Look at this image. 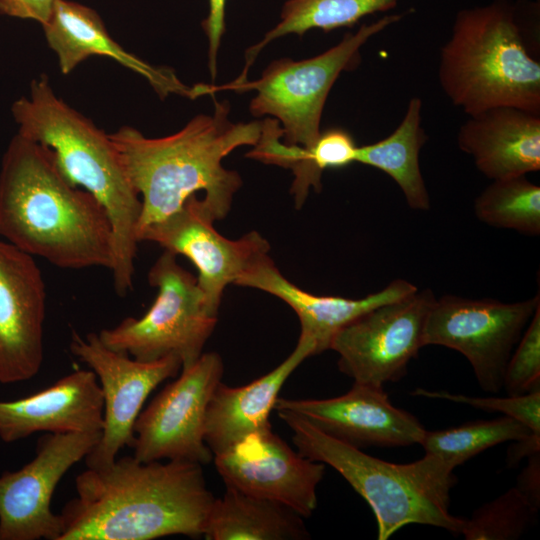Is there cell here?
Wrapping results in <instances>:
<instances>
[{
	"label": "cell",
	"instance_id": "obj_26",
	"mask_svg": "<svg viewBox=\"0 0 540 540\" xmlns=\"http://www.w3.org/2000/svg\"><path fill=\"white\" fill-rule=\"evenodd\" d=\"M531 434L523 423L504 415L441 430H426L420 445L425 454L437 456L455 469L486 449L503 442L522 440Z\"/></svg>",
	"mask_w": 540,
	"mask_h": 540
},
{
	"label": "cell",
	"instance_id": "obj_33",
	"mask_svg": "<svg viewBox=\"0 0 540 540\" xmlns=\"http://www.w3.org/2000/svg\"><path fill=\"white\" fill-rule=\"evenodd\" d=\"M57 0H0V13L39 22L48 21Z\"/></svg>",
	"mask_w": 540,
	"mask_h": 540
},
{
	"label": "cell",
	"instance_id": "obj_32",
	"mask_svg": "<svg viewBox=\"0 0 540 540\" xmlns=\"http://www.w3.org/2000/svg\"><path fill=\"white\" fill-rule=\"evenodd\" d=\"M226 0H209V13L202 26L208 39V64L214 80L217 73V54L225 31Z\"/></svg>",
	"mask_w": 540,
	"mask_h": 540
},
{
	"label": "cell",
	"instance_id": "obj_14",
	"mask_svg": "<svg viewBox=\"0 0 540 540\" xmlns=\"http://www.w3.org/2000/svg\"><path fill=\"white\" fill-rule=\"evenodd\" d=\"M214 221L194 195L172 215L140 230L137 238L188 258L198 271L197 283L208 308L218 314L225 288L269 255L270 244L256 231L228 239L214 228Z\"/></svg>",
	"mask_w": 540,
	"mask_h": 540
},
{
	"label": "cell",
	"instance_id": "obj_23",
	"mask_svg": "<svg viewBox=\"0 0 540 540\" xmlns=\"http://www.w3.org/2000/svg\"><path fill=\"white\" fill-rule=\"evenodd\" d=\"M207 540H301L309 533L290 508L226 487L215 499L203 529Z\"/></svg>",
	"mask_w": 540,
	"mask_h": 540
},
{
	"label": "cell",
	"instance_id": "obj_5",
	"mask_svg": "<svg viewBox=\"0 0 540 540\" xmlns=\"http://www.w3.org/2000/svg\"><path fill=\"white\" fill-rule=\"evenodd\" d=\"M525 35L520 9L511 0L458 11L440 51L444 94L469 116L498 106L540 114V62Z\"/></svg>",
	"mask_w": 540,
	"mask_h": 540
},
{
	"label": "cell",
	"instance_id": "obj_4",
	"mask_svg": "<svg viewBox=\"0 0 540 540\" xmlns=\"http://www.w3.org/2000/svg\"><path fill=\"white\" fill-rule=\"evenodd\" d=\"M20 136L46 147L65 179L104 208L113 233V286L119 296L133 287L141 199L110 135L54 92L46 75L33 80L28 97L11 107Z\"/></svg>",
	"mask_w": 540,
	"mask_h": 540
},
{
	"label": "cell",
	"instance_id": "obj_7",
	"mask_svg": "<svg viewBox=\"0 0 540 540\" xmlns=\"http://www.w3.org/2000/svg\"><path fill=\"white\" fill-rule=\"evenodd\" d=\"M401 18L400 14L385 15L375 22L363 24L355 33L345 34L338 44L319 55L298 61L275 60L259 79L217 87L207 85V94L225 89L255 90L256 95L249 106L252 115L274 117L281 128L282 142L304 151L303 162L293 170L294 178H297L321 133L322 112L335 81L343 71L358 65L360 49L371 37Z\"/></svg>",
	"mask_w": 540,
	"mask_h": 540
},
{
	"label": "cell",
	"instance_id": "obj_24",
	"mask_svg": "<svg viewBox=\"0 0 540 540\" xmlns=\"http://www.w3.org/2000/svg\"><path fill=\"white\" fill-rule=\"evenodd\" d=\"M422 100L410 99L403 119L386 138L358 146L356 162L377 168L390 176L414 210L430 209V197L419 164V153L426 142L421 127Z\"/></svg>",
	"mask_w": 540,
	"mask_h": 540
},
{
	"label": "cell",
	"instance_id": "obj_20",
	"mask_svg": "<svg viewBox=\"0 0 540 540\" xmlns=\"http://www.w3.org/2000/svg\"><path fill=\"white\" fill-rule=\"evenodd\" d=\"M42 27L63 74L71 73L88 57L99 55L110 57L144 77L161 98L171 93L192 99L201 96L200 84L189 87L172 69L155 67L126 51L110 36L98 13L85 5L57 0Z\"/></svg>",
	"mask_w": 540,
	"mask_h": 540
},
{
	"label": "cell",
	"instance_id": "obj_15",
	"mask_svg": "<svg viewBox=\"0 0 540 540\" xmlns=\"http://www.w3.org/2000/svg\"><path fill=\"white\" fill-rule=\"evenodd\" d=\"M214 462L226 487L282 504L301 517L317 506L325 464L295 452L272 428L248 435L214 455Z\"/></svg>",
	"mask_w": 540,
	"mask_h": 540
},
{
	"label": "cell",
	"instance_id": "obj_8",
	"mask_svg": "<svg viewBox=\"0 0 540 540\" xmlns=\"http://www.w3.org/2000/svg\"><path fill=\"white\" fill-rule=\"evenodd\" d=\"M176 257L167 250L158 257L148 272L149 284L157 288L153 304L140 318L102 329L98 336L105 346L145 362L175 356L182 369L202 355L217 314L208 308L197 278Z\"/></svg>",
	"mask_w": 540,
	"mask_h": 540
},
{
	"label": "cell",
	"instance_id": "obj_28",
	"mask_svg": "<svg viewBox=\"0 0 540 540\" xmlns=\"http://www.w3.org/2000/svg\"><path fill=\"white\" fill-rule=\"evenodd\" d=\"M535 511L515 488L479 506L464 518L461 530L466 540H515L536 521Z\"/></svg>",
	"mask_w": 540,
	"mask_h": 540
},
{
	"label": "cell",
	"instance_id": "obj_13",
	"mask_svg": "<svg viewBox=\"0 0 540 540\" xmlns=\"http://www.w3.org/2000/svg\"><path fill=\"white\" fill-rule=\"evenodd\" d=\"M97 433H45L34 458L0 476V540H59L60 514L51 510L54 491L68 470L84 459Z\"/></svg>",
	"mask_w": 540,
	"mask_h": 540
},
{
	"label": "cell",
	"instance_id": "obj_18",
	"mask_svg": "<svg viewBox=\"0 0 540 540\" xmlns=\"http://www.w3.org/2000/svg\"><path fill=\"white\" fill-rule=\"evenodd\" d=\"M103 409L96 374L77 370L27 397L0 400V439L12 443L37 432H101Z\"/></svg>",
	"mask_w": 540,
	"mask_h": 540
},
{
	"label": "cell",
	"instance_id": "obj_35",
	"mask_svg": "<svg viewBox=\"0 0 540 540\" xmlns=\"http://www.w3.org/2000/svg\"><path fill=\"white\" fill-rule=\"evenodd\" d=\"M515 443L507 452V465L516 466L524 458L540 452V436L531 434L530 436L514 441Z\"/></svg>",
	"mask_w": 540,
	"mask_h": 540
},
{
	"label": "cell",
	"instance_id": "obj_1",
	"mask_svg": "<svg viewBox=\"0 0 540 540\" xmlns=\"http://www.w3.org/2000/svg\"><path fill=\"white\" fill-rule=\"evenodd\" d=\"M75 490L60 513L59 540L198 538L216 499L200 463L142 462L134 456L87 467L77 475Z\"/></svg>",
	"mask_w": 540,
	"mask_h": 540
},
{
	"label": "cell",
	"instance_id": "obj_6",
	"mask_svg": "<svg viewBox=\"0 0 540 540\" xmlns=\"http://www.w3.org/2000/svg\"><path fill=\"white\" fill-rule=\"evenodd\" d=\"M292 430L297 451L334 468L370 505L377 520V538L386 540L409 524H423L460 534L464 518L450 513V491L457 478L437 456L425 454L398 464L368 455L306 420L277 412Z\"/></svg>",
	"mask_w": 540,
	"mask_h": 540
},
{
	"label": "cell",
	"instance_id": "obj_10",
	"mask_svg": "<svg viewBox=\"0 0 540 540\" xmlns=\"http://www.w3.org/2000/svg\"><path fill=\"white\" fill-rule=\"evenodd\" d=\"M436 300L429 288L381 304L344 326L330 349L338 369L354 382L384 387L401 380L424 347V328Z\"/></svg>",
	"mask_w": 540,
	"mask_h": 540
},
{
	"label": "cell",
	"instance_id": "obj_9",
	"mask_svg": "<svg viewBox=\"0 0 540 540\" xmlns=\"http://www.w3.org/2000/svg\"><path fill=\"white\" fill-rule=\"evenodd\" d=\"M539 306V292L512 303L444 295L428 313L424 346L458 351L469 361L479 386L498 393L509 358Z\"/></svg>",
	"mask_w": 540,
	"mask_h": 540
},
{
	"label": "cell",
	"instance_id": "obj_3",
	"mask_svg": "<svg viewBox=\"0 0 540 540\" xmlns=\"http://www.w3.org/2000/svg\"><path fill=\"white\" fill-rule=\"evenodd\" d=\"M229 112L226 101H215L211 115H197L165 137H146L130 126L109 134L141 199L137 234L197 192L204 193L202 201L215 221L229 213L242 179L222 161L238 147L255 146L262 132V122L234 123Z\"/></svg>",
	"mask_w": 540,
	"mask_h": 540
},
{
	"label": "cell",
	"instance_id": "obj_27",
	"mask_svg": "<svg viewBox=\"0 0 540 540\" xmlns=\"http://www.w3.org/2000/svg\"><path fill=\"white\" fill-rule=\"evenodd\" d=\"M483 223L536 236L540 233V187L526 175L493 180L474 202Z\"/></svg>",
	"mask_w": 540,
	"mask_h": 540
},
{
	"label": "cell",
	"instance_id": "obj_31",
	"mask_svg": "<svg viewBox=\"0 0 540 540\" xmlns=\"http://www.w3.org/2000/svg\"><path fill=\"white\" fill-rule=\"evenodd\" d=\"M411 394L467 404L486 412L502 413L520 421L533 434L540 436V390L521 395H508L507 397H476L446 391H428L421 388L416 389Z\"/></svg>",
	"mask_w": 540,
	"mask_h": 540
},
{
	"label": "cell",
	"instance_id": "obj_22",
	"mask_svg": "<svg viewBox=\"0 0 540 540\" xmlns=\"http://www.w3.org/2000/svg\"><path fill=\"white\" fill-rule=\"evenodd\" d=\"M310 356H313L310 344L298 339L291 354L271 372L244 386L218 383L207 407L204 430L205 442L213 456L250 434L272 428L269 416L278 393L288 377Z\"/></svg>",
	"mask_w": 540,
	"mask_h": 540
},
{
	"label": "cell",
	"instance_id": "obj_25",
	"mask_svg": "<svg viewBox=\"0 0 540 540\" xmlns=\"http://www.w3.org/2000/svg\"><path fill=\"white\" fill-rule=\"evenodd\" d=\"M399 0H288L282 9L280 21L264 38L245 53V65L235 84L247 80V74L260 51L271 41L288 34L302 36L309 30L325 32L350 27L361 18L386 12L396 7Z\"/></svg>",
	"mask_w": 540,
	"mask_h": 540
},
{
	"label": "cell",
	"instance_id": "obj_19",
	"mask_svg": "<svg viewBox=\"0 0 540 540\" xmlns=\"http://www.w3.org/2000/svg\"><path fill=\"white\" fill-rule=\"evenodd\" d=\"M235 285L267 292L289 305L300 322L299 339L310 344L313 355L330 349L334 336L357 317L418 289L411 282L398 278L380 291L358 299L316 295L290 282L269 255L246 271Z\"/></svg>",
	"mask_w": 540,
	"mask_h": 540
},
{
	"label": "cell",
	"instance_id": "obj_17",
	"mask_svg": "<svg viewBox=\"0 0 540 540\" xmlns=\"http://www.w3.org/2000/svg\"><path fill=\"white\" fill-rule=\"evenodd\" d=\"M274 409L298 416L320 431L358 447L420 444L426 429L411 413L395 407L383 387L354 382L345 394L327 399L276 400Z\"/></svg>",
	"mask_w": 540,
	"mask_h": 540
},
{
	"label": "cell",
	"instance_id": "obj_11",
	"mask_svg": "<svg viewBox=\"0 0 540 540\" xmlns=\"http://www.w3.org/2000/svg\"><path fill=\"white\" fill-rule=\"evenodd\" d=\"M181 370L135 421L132 448L139 461L185 460L203 465L213 458L205 442V418L223 376V360L216 352L202 353Z\"/></svg>",
	"mask_w": 540,
	"mask_h": 540
},
{
	"label": "cell",
	"instance_id": "obj_30",
	"mask_svg": "<svg viewBox=\"0 0 540 540\" xmlns=\"http://www.w3.org/2000/svg\"><path fill=\"white\" fill-rule=\"evenodd\" d=\"M503 388L508 395L540 390V306L509 358Z\"/></svg>",
	"mask_w": 540,
	"mask_h": 540
},
{
	"label": "cell",
	"instance_id": "obj_29",
	"mask_svg": "<svg viewBox=\"0 0 540 540\" xmlns=\"http://www.w3.org/2000/svg\"><path fill=\"white\" fill-rule=\"evenodd\" d=\"M357 150L358 146L348 131L331 128L321 132L308 154L303 172L293 180L291 193L296 207L303 205L310 188L320 191L324 170L342 168L356 162Z\"/></svg>",
	"mask_w": 540,
	"mask_h": 540
},
{
	"label": "cell",
	"instance_id": "obj_21",
	"mask_svg": "<svg viewBox=\"0 0 540 540\" xmlns=\"http://www.w3.org/2000/svg\"><path fill=\"white\" fill-rule=\"evenodd\" d=\"M457 144L492 180L539 171L540 114L512 106L484 110L461 125Z\"/></svg>",
	"mask_w": 540,
	"mask_h": 540
},
{
	"label": "cell",
	"instance_id": "obj_34",
	"mask_svg": "<svg viewBox=\"0 0 540 540\" xmlns=\"http://www.w3.org/2000/svg\"><path fill=\"white\" fill-rule=\"evenodd\" d=\"M527 459L528 463L518 475L515 488L538 512L540 507V452Z\"/></svg>",
	"mask_w": 540,
	"mask_h": 540
},
{
	"label": "cell",
	"instance_id": "obj_2",
	"mask_svg": "<svg viewBox=\"0 0 540 540\" xmlns=\"http://www.w3.org/2000/svg\"><path fill=\"white\" fill-rule=\"evenodd\" d=\"M0 236L59 268L113 267V233L104 208L65 179L46 147L19 134L1 164Z\"/></svg>",
	"mask_w": 540,
	"mask_h": 540
},
{
	"label": "cell",
	"instance_id": "obj_16",
	"mask_svg": "<svg viewBox=\"0 0 540 540\" xmlns=\"http://www.w3.org/2000/svg\"><path fill=\"white\" fill-rule=\"evenodd\" d=\"M46 287L34 257L0 239V383L36 376L44 358Z\"/></svg>",
	"mask_w": 540,
	"mask_h": 540
},
{
	"label": "cell",
	"instance_id": "obj_12",
	"mask_svg": "<svg viewBox=\"0 0 540 540\" xmlns=\"http://www.w3.org/2000/svg\"><path fill=\"white\" fill-rule=\"evenodd\" d=\"M71 353L97 376L103 394V428L95 447L85 457L87 467L112 464L124 447L134 444V424L148 395L182 369L181 361L167 356L139 361L105 346L97 333L84 337L73 331Z\"/></svg>",
	"mask_w": 540,
	"mask_h": 540
}]
</instances>
